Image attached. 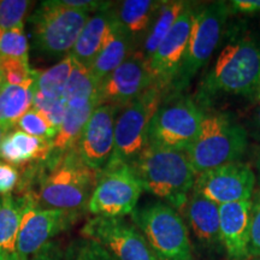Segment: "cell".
Returning <instances> with one entry per match:
<instances>
[{"label": "cell", "instance_id": "obj_1", "mask_svg": "<svg viewBox=\"0 0 260 260\" xmlns=\"http://www.w3.org/2000/svg\"><path fill=\"white\" fill-rule=\"evenodd\" d=\"M16 197L38 209L83 214L95 189L99 172L87 167L76 151L22 168Z\"/></svg>", "mask_w": 260, "mask_h": 260}, {"label": "cell", "instance_id": "obj_2", "mask_svg": "<svg viewBox=\"0 0 260 260\" xmlns=\"http://www.w3.org/2000/svg\"><path fill=\"white\" fill-rule=\"evenodd\" d=\"M259 83L260 40L253 35H237L201 79L195 102L204 107L222 95L253 96Z\"/></svg>", "mask_w": 260, "mask_h": 260}, {"label": "cell", "instance_id": "obj_3", "mask_svg": "<svg viewBox=\"0 0 260 260\" xmlns=\"http://www.w3.org/2000/svg\"><path fill=\"white\" fill-rule=\"evenodd\" d=\"M130 167L144 190L176 210L187 201L197 178L186 152L151 144Z\"/></svg>", "mask_w": 260, "mask_h": 260}, {"label": "cell", "instance_id": "obj_4", "mask_svg": "<svg viewBox=\"0 0 260 260\" xmlns=\"http://www.w3.org/2000/svg\"><path fill=\"white\" fill-rule=\"evenodd\" d=\"M248 148L247 130L233 115L205 112L197 138L186 154L197 175L240 160Z\"/></svg>", "mask_w": 260, "mask_h": 260}, {"label": "cell", "instance_id": "obj_5", "mask_svg": "<svg viewBox=\"0 0 260 260\" xmlns=\"http://www.w3.org/2000/svg\"><path fill=\"white\" fill-rule=\"evenodd\" d=\"M132 222L145 236L158 260H193L186 223L169 204L154 201L136 207Z\"/></svg>", "mask_w": 260, "mask_h": 260}, {"label": "cell", "instance_id": "obj_6", "mask_svg": "<svg viewBox=\"0 0 260 260\" xmlns=\"http://www.w3.org/2000/svg\"><path fill=\"white\" fill-rule=\"evenodd\" d=\"M229 15L225 2L197 5L186 53L170 93H183L195 75L209 63L223 37Z\"/></svg>", "mask_w": 260, "mask_h": 260}, {"label": "cell", "instance_id": "obj_7", "mask_svg": "<svg viewBox=\"0 0 260 260\" xmlns=\"http://www.w3.org/2000/svg\"><path fill=\"white\" fill-rule=\"evenodd\" d=\"M90 15L84 10L68 8L60 0L42 2L29 17L34 48L48 57L71 52Z\"/></svg>", "mask_w": 260, "mask_h": 260}, {"label": "cell", "instance_id": "obj_8", "mask_svg": "<svg viewBox=\"0 0 260 260\" xmlns=\"http://www.w3.org/2000/svg\"><path fill=\"white\" fill-rule=\"evenodd\" d=\"M164 98V90L154 83L119 110L115 123L112 155L105 168L133 164L147 147L149 123Z\"/></svg>", "mask_w": 260, "mask_h": 260}, {"label": "cell", "instance_id": "obj_9", "mask_svg": "<svg viewBox=\"0 0 260 260\" xmlns=\"http://www.w3.org/2000/svg\"><path fill=\"white\" fill-rule=\"evenodd\" d=\"M205 111L183 93L165 95L148 128V144L186 152L199 133Z\"/></svg>", "mask_w": 260, "mask_h": 260}, {"label": "cell", "instance_id": "obj_10", "mask_svg": "<svg viewBox=\"0 0 260 260\" xmlns=\"http://www.w3.org/2000/svg\"><path fill=\"white\" fill-rule=\"evenodd\" d=\"M142 191L141 182L130 165L104 168L87 211L94 216L124 217L138 207Z\"/></svg>", "mask_w": 260, "mask_h": 260}, {"label": "cell", "instance_id": "obj_11", "mask_svg": "<svg viewBox=\"0 0 260 260\" xmlns=\"http://www.w3.org/2000/svg\"><path fill=\"white\" fill-rule=\"evenodd\" d=\"M80 235L99 243L117 260H158L141 232L123 217L94 216Z\"/></svg>", "mask_w": 260, "mask_h": 260}, {"label": "cell", "instance_id": "obj_12", "mask_svg": "<svg viewBox=\"0 0 260 260\" xmlns=\"http://www.w3.org/2000/svg\"><path fill=\"white\" fill-rule=\"evenodd\" d=\"M256 178L248 162L237 160L197 175L191 193L220 205L251 200Z\"/></svg>", "mask_w": 260, "mask_h": 260}, {"label": "cell", "instance_id": "obj_13", "mask_svg": "<svg viewBox=\"0 0 260 260\" xmlns=\"http://www.w3.org/2000/svg\"><path fill=\"white\" fill-rule=\"evenodd\" d=\"M18 199L22 203V219L17 240V260L30 258L82 216L75 212L38 209L29 201Z\"/></svg>", "mask_w": 260, "mask_h": 260}, {"label": "cell", "instance_id": "obj_14", "mask_svg": "<svg viewBox=\"0 0 260 260\" xmlns=\"http://www.w3.org/2000/svg\"><path fill=\"white\" fill-rule=\"evenodd\" d=\"M153 84L148 60L136 50L99 84L100 105L110 104L121 110Z\"/></svg>", "mask_w": 260, "mask_h": 260}, {"label": "cell", "instance_id": "obj_15", "mask_svg": "<svg viewBox=\"0 0 260 260\" xmlns=\"http://www.w3.org/2000/svg\"><path fill=\"white\" fill-rule=\"evenodd\" d=\"M195 11H197V5L190 3V5L180 16L169 34L159 45L153 56L148 60L154 83L164 90L165 95L170 93L172 83L176 79L178 69L186 53L191 27L194 23Z\"/></svg>", "mask_w": 260, "mask_h": 260}, {"label": "cell", "instance_id": "obj_16", "mask_svg": "<svg viewBox=\"0 0 260 260\" xmlns=\"http://www.w3.org/2000/svg\"><path fill=\"white\" fill-rule=\"evenodd\" d=\"M118 112V107L110 104L98 106L77 141L75 151L81 160L93 170H103L111 158Z\"/></svg>", "mask_w": 260, "mask_h": 260}, {"label": "cell", "instance_id": "obj_17", "mask_svg": "<svg viewBox=\"0 0 260 260\" xmlns=\"http://www.w3.org/2000/svg\"><path fill=\"white\" fill-rule=\"evenodd\" d=\"M186 223L189 236L201 248L218 251L222 248L219 229V206L200 195L190 193L183 206L177 210Z\"/></svg>", "mask_w": 260, "mask_h": 260}, {"label": "cell", "instance_id": "obj_18", "mask_svg": "<svg viewBox=\"0 0 260 260\" xmlns=\"http://www.w3.org/2000/svg\"><path fill=\"white\" fill-rule=\"evenodd\" d=\"M251 200L219 206L222 247L230 260H249Z\"/></svg>", "mask_w": 260, "mask_h": 260}, {"label": "cell", "instance_id": "obj_19", "mask_svg": "<svg viewBox=\"0 0 260 260\" xmlns=\"http://www.w3.org/2000/svg\"><path fill=\"white\" fill-rule=\"evenodd\" d=\"M51 153V140L35 138L21 130H9L0 141V161L22 169L45 161Z\"/></svg>", "mask_w": 260, "mask_h": 260}, {"label": "cell", "instance_id": "obj_20", "mask_svg": "<svg viewBox=\"0 0 260 260\" xmlns=\"http://www.w3.org/2000/svg\"><path fill=\"white\" fill-rule=\"evenodd\" d=\"M99 103L92 100H77L67 104L64 121L51 140V153L48 158L57 159L76 147L84 126L89 121Z\"/></svg>", "mask_w": 260, "mask_h": 260}, {"label": "cell", "instance_id": "obj_21", "mask_svg": "<svg viewBox=\"0 0 260 260\" xmlns=\"http://www.w3.org/2000/svg\"><path fill=\"white\" fill-rule=\"evenodd\" d=\"M113 18V5L94 12L81 31L70 52L74 61L90 69L104 44H105Z\"/></svg>", "mask_w": 260, "mask_h": 260}, {"label": "cell", "instance_id": "obj_22", "mask_svg": "<svg viewBox=\"0 0 260 260\" xmlns=\"http://www.w3.org/2000/svg\"><path fill=\"white\" fill-rule=\"evenodd\" d=\"M134 44L116 19L115 8L109 35L92 67L90 73L98 83H102L112 71L134 52Z\"/></svg>", "mask_w": 260, "mask_h": 260}, {"label": "cell", "instance_id": "obj_23", "mask_svg": "<svg viewBox=\"0 0 260 260\" xmlns=\"http://www.w3.org/2000/svg\"><path fill=\"white\" fill-rule=\"evenodd\" d=\"M161 4L162 2L153 0H125L115 9L117 22L132 39L134 46L138 41H144Z\"/></svg>", "mask_w": 260, "mask_h": 260}, {"label": "cell", "instance_id": "obj_24", "mask_svg": "<svg viewBox=\"0 0 260 260\" xmlns=\"http://www.w3.org/2000/svg\"><path fill=\"white\" fill-rule=\"evenodd\" d=\"M22 203L14 194L0 197V260H17Z\"/></svg>", "mask_w": 260, "mask_h": 260}, {"label": "cell", "instance_id": "obj_25", "mask_svg": "<svg viewBox=\"0 0 260 260\" xmlns=\"http://www.w3.org/2000/svg\"><path fill=\"white\" fill-rule=\"evenodd\" d=\"M189 5L190 2H184V0L162 2L161 6L154 16L151 28L142 41V48L140 50L144 53L146 59H151L159 45L161 44V41L169 34L180 16L186 11Z\"/></svg>", "mask_w": 260, "mask_h": 260}, {"label": "cell", "instance_id": "obj_26", "mask_svg": "<svg viewBox=\"0 0 260 260\" xmlns=\"http://www.w3.org/2000/svg\"><path fill=\"white\" fill-rule=\"evenodd\" d=\"M35 84L16 86L6 83L0 92V125L11 130L32 107Z\"/></svg>", "mask_w": 260, "mask_h": 260}, {"label": "cell", "instance_id": "obj_27", "mask_svg": "<svg viewBox=\"0 0 260 260\" xmlns=\"http://www.w3.org/2000/svg\"><path fill=\"white\" fill-rule=\"evenodd\" d=\"M74 67L70 54L65 56L59 63L44 71L38 70L34 90L51 99H63V94Z\"/></svg>", "mask_w": 260, "mask_h": 260}, {"label": "cell", "instance_id": "obj_28", "mask_svg": "<svg viewBox=\"0 0 260 260\" xmlns=\"http://www.w3.org/2000/svg\"><path fill=\"white\" fill-rule=\"evenodd\" d=\"M63 100L65 103L77 102V100H92L99 103V83L93 77L90 69L74 61L73 70L65 87Z\"/></svg>", "mask_w": 260, "mask_h": 260}, {"label": "cell", "instance_id": "obj_29", "mask_svg": "<svg viewBox=\"0 0 260 260\" xmlns=\"http://www.w3.org/2000/svg\"><path fill=\"white\" fill-rule=\"evenodd\" d=\"M0 58H11L29 63V45L24 25L0 31Z\"/></svg>", "mask_w": 260, "mask_h": 260}, {"label": "cell", "instance_id": "obj_30", "mask_svg": "<svg viewBox=\"0 0 260 260\" xmlns=\"http://www.w3.org/2000/svg\"><path fill=\"white\" fill-rule=\"evenodd\" d=\"M63 260H117L99 243L79 237L64 248Z\"/></svg>", "mask_w": 260, "mask_h": 260}, {"label": "cell", "instance_id": "obj_31", "mask_svg": "<svg viewBox=\"0 0 260 260\" xmlns=\"http://www.w3.org/2000/svg\"><path fill=\"white\" fill-rule=\"evenodd\" d=\"M16 129L35 138L46 140H52L57 134V129L34 107H31L27 113L22 116V118L16 124Z\"/></svg>", "mask_w": 260, "mask_h": 260}, {"label": "cell", "instance_id": "obj_32", "mask_svg": "<svg viewBox=\"0 0 260 260\" xmlns=\"http://www.w3.org/2000/svg\"><path fill=\"white\" fill-rule=\"evenodd\" d=\"M0 68L4 74L6 83L16 86L35 84L38 77V70L31 69L29 63L11 58H0Z\"/></svg>", "mask_w": 260, "mask_h": 260}, {"label": "cell", "instance_id": "obj_33", "mask_svg": "<svg viewBox=\"0 0 260 260\" xmlns=\"http://www.w3.org/2000/svg\"><path fill=\"white\" fill-rule=\"evenodd\" d=\"M29 5L27 0H0V31L23 27Z\"/></svg>", "mask_w": 260, "mask_h": 260}, {"label": "cell", "instance_id": "obj_34", "mask_svg": "<svg viewBox=\"0 0 260 260\" xmlns=\"http://www.w3.org/2000/svg\"><path fill=\"white\" fill-rule=\"evenodd\" d=\"M32 107L46 117L57 130L63 123L67 112V103L63 99H51L37 90H34L32 96Z\"/></svg>", "mask_w": 260, "mask_h": 260}, {"label": "cell", "instance_id": "obj_35", "mask_svg": "<svg viewBox=\"0 0 260 260\" xmlns=\"http://www.w3.org/2000/svg\"><path fill=\"white\" fill-rule=\"evenodd\" d=\"M251 230H249V255L260 256V188L251 199Z\"/></svg>", "mask_w": 260, "mask_h": 260}, {"label": "cell", "instance_id": "obj_36", "mask_svg": "<svg viewBox=\"0 0 260 260\" xmlns=\"http://www.w3.org/2000/svg\"><path fill=\"white\" fill-rule=\"evenodd\" d=\"M19 178L21 171L18 168L0 161V197L14 193L19 183Z\"/></svg>", "mask_w": 260, "mask_h": 260}, {"label": "cell", "instance_id": "obj_37", "mask_svg": "<svg viewBox=\"0 0 260 260\" xmlns=\"http://www.w3.org/2000/svg\"><path fill=\"white\" fill-rule=\"evenodd\" d=\"M230 15H260V0H233L228 3Z\"/></svg>", "mask_w": 260, "mask_h": 260}, {"label": "cell", "instance_id": "obj_38", "mask_svg": "<svg viewBox=\"0 0 260 260\" xmlns=\"http://www.w3.org/2000/svg\"><path fill=\"white\" fill-rule=\"evenodd\" d=\"M63 254L64 248L60 242L53 240L27 260H63Z\"/></svg>", "mask_w": 260, "mask_h": 260}, {"label": "cell", "instance_id": "obj_39", "mask_svg": "<svg viewBox=\"0 0 260 260\" xmlns=\"http://www.w3.org/2000/svg\"><path fill=\"white\" fill-rule=\"evenodd\" d=\"M255 174V178L258 184L260 186V148L256 151V153L254 155V169H253Z\"/></svg>", "mask_w": 260, "mask_h": 260}, {"label": "cell", "instance_id": "obj_40", "mask_svg": "<svg viewBox=\"0 0 260 260\" xmlns=\"http://www.w3.org/2000/svg\"><path fill=\"white\" fill-rule=\"evenodd\" d=\"M252 119H253V126H254V130L260 134V104H258V106L255 107Z\"/></svg>", "mask_w": 260, "mask_h": 260}, {"label": "cell", "instance_id": "obj_41", "mask_svg": "<svg viewBox=\"0 0 260 260\" xmlns=\"http://www.w3.org/2000/svg\"><path fill=\"white\" fill-rule=\"evenodd\" d=\"M6 84V80H5V76L4 74H3V70L2 68H0V92H2V89L4 88V86Z\"/></svg>", "mask_w": 260, "mask_h": 260}, {"label": "cell", "instance_id": "obj_42", "mask_svg": "<svg viewBox=\"0 0 260 260\" xmlns=\"http://www.w3.org/2000/svg\"><path fill=\"white\" fill-rule=\"evenodd\" d=\"M253 99L255 100L256 103L258 104H260V83H259V86H258V88L255 89V92H254V94H253Z\"/></svg>", "mask_w": 260, "mask_h": 260}, {"label": "cell", "instance_id": "obj_43", "mask_svg": "<svg viewBox=\"0 0 260 260\" xmlns=\"http://www.w3.org/2000/svg\"><path fill=\"white\" fill-rule=\"evenodd\" d=\"M8 133V130H6L5 128H3L2 125H0V141H2V139L4 138V135Z\"/></svg>", "mask_w": 260, "mask_h": 260}, {"label": "cell", "instance_id": "obj_44", "mask_svg": "<svg viewBox=\"0 0 260 260\" xmlns=\"http://www.w3.org/2000/svg\"><path fill=\"white\" fill-rule=\"evenodd\" d=\"M252 260H260V256H256V258H253Z\"/></svg>", "mask_w": 260, "mask_h": 260}]
</instances>
